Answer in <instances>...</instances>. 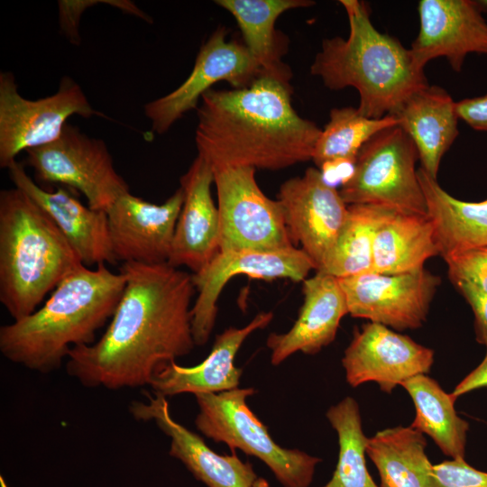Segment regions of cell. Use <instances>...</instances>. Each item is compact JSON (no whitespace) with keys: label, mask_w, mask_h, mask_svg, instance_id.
Masks as SVG:
<instances>
[{"label":"cell","mask_w":487,"mask_h":487,"mask_svg":"<svg viewBox=\"0 0 487 487\" xmlns=\"http://www.w3.org/2000/svg\"><path fill=\"white\" fill-rule=\"evenodd\" d=\"M125 287L122 272L105 263L83 265L65 278L31 315L0 327V352L28 370H58L69 351L96 342V332L111 320Z\"/></svg>","instance_id":"cell-3"},{"label":"cell","mask_w":487,"mask_h":487,"mask_svg":"<svg viewBox=\"0 0 487 487\" xmlns=\"http://www.w3.org/2000/svg\"><path fill=\"white\" fill-rule=\"evenodd\" d=\"M262 71L244 44L226 40L224 27L215 31L201 46L186 80L169 94L144 106L152 131L163 134L185 114L198 108L199 98L222 80L234 88L250 86Z\"/></svg>","instance_id":"cell-11"},{"label":"cell","mask_w":487,"mask_h":487,"mask_svg":"<svg viewBox=\"0 0 487 487\" xmlns=\"http://www.w3.org/2000/svg\"><path fill=\"white\" fill-rule=\"evenodd\" d=\"M482 388H487V353L481 363L455 386L451 395L456 400L465 393Z\"/></svg>","instance_id":"cell-36"},{"label":"cell","mask_w":487,"mask_h":487,"mask_svg":"<svg viewBox=\"0 0 487 487\" xmlns=\"http://www.w3.org/2000/svg\"><path fill=\"white\" fill-rule=\"evenodd\" d=\"M212 167L219 213V252H271L295 246L280 201L262 192L254 168Z\"/></svg>","instance_id":"cell-9"},{"label":"cell","mask_w":487,"mask_h":487,"mask_svg":"<svg viewBox=\"0 0 487 487\" xmlns=\"http://www.w3.org/2000/svg\"><path fill=\"white\" fill-rule=\"evenodd\" d=\"M338 281L348 314L403 331L424 324L441 279L423 268L402 274L369 271Z\"/></svg>","instance_id":"cell-12"},{"label":"cell","mask_w":487,"mask_h":487,"mask_svg":"<svg viewBox=\"0 0 487 487\" xmlns=\"http://www.w3.org/2000/svg\"><path fill=\"white\" fill-rule=\"evenodd\" d=\"M453 283L473 310L476 340L487 346V294L465 281Z\"/></svg>","instance_id":"cell-34"},{"label":"cell","mask_w":487,"mask_h":487,"mask_svg":"<svg viewBox=\"0 0 487 487\" xmlns=\"http://www.w3.org/2000/svg\"><path fill=\"white\" fill-rule=\"evenodd\" d=\"M253 388H236L219 393L195 395L198 413L197 429L215 442L227 445L260 459L283 487H309L317 465L322 461L299 449L275 443L267 427L246 403Z\"/></svg>","instance_id":"cell-6"},{"label":"cell","mask_w":487,"mask_h":487,"mask_svg":"<svg viewBox=\"0 0 487 487\" xmlns=\"http://www.w3.org/2000/svg\"><path fill=\"white\" fill-rule=\"evenodd\" d=\"M432 487H487V473L477 470L464 458L433 465Z\"/></svg>","instance_id":"cell-33"},{"label":"cell","mask_w":487,"mask_h":487,"mask_svg":"<svg viewBox=\"0 0 487 487\" xmlns=\"http://www.w3.org/2000/svg\"><path fill=\"white\" fill-rule=\"evenodd\" d=\"M418 11L419 31L409 49L418 69L444 57L459 72L468 54H487V22L478 1L421 0Z\"/></svg>","instance_id":"cell-17"},{"label":"cell","mask_w":487,"mask_h":487,"mask_svg":"<svg viewBox=\"0 0 487 487\" xmlns=\"http://www.w3.org/2000/svg\"><path fill=\"white\" fill-rule=\"evenodd\" d=\"M445 261L452 282L465 281L487 294V245L453 254Z\"/></svg>","instance_id":"cell-32"},{"label":"cell","mask_w":487,"mask_h":487,"mask_svg":"<svg viewBox=\"0 0 487 487\" xmlns=\"http://www.w3.org/2000/svg\"><path fill=\"white\" fill-rule=\"evenodd\" d=\"M396 124L399 121L394 115L374 119L354 107L334 108L321 130L312 160L318 169L334 161L354 163L362 147L375 133Z\"/></svg>","instance_id":"cell-31"},{"label":"cell","mask_w":487,"mask_h":487,"mask_svg":"<svg viewBox=\"0 0 487 487\" xmlns=\"http://www.w3.org/2000/svg\"><path fill=\"white\" fill-rule=\"evenodd\" d=\"M438 254L434 225L427 215L395 213L376 233L372 271L413 272Z\"/></svg>","instance_id":"cell-25"},{"label":"cell","mask_w":487,"mask_h":487,"mask_svg":"<svg viewBox=\"0 0 487 487\" xmlns=\"http://www.w3.org/2000/svg\"><path fill=\"white\" fill-rule=\"evenodd\" d=\"M0 487H9L3 475L0 476Z\"/></svg>","instance_id":"cell-39"},{"label":"cell","mask_w":487,"mask_h":487,"mask_svg":"<svg viewBox=\"0 0 487 487\" xmlns=\"http://www.w3.org/2000/svg\"><path fill=\"white\" fill-rule=\"evenodd\" d=\"M183 204L179 188L162 204L126 192L107 209L112 252L116 262H168L176 224Z\"/></svg>","instance_id":"cell-16"},{"label":"cell","mask_w":487,"mask_h":487,"mask_svg":"<svg viewBox=\"0 0 487 487\" xmlns=\"http://www.w3.org/2000/svg\"><path fill=\"white\" fill-rule=\"evenodd\" d=\"M458 118L477 131L487 132V94L455 102Z\"/></svg>","instance_id":"cell-35"},{"label":"cell","mask_w":487,"mask_h":487,"mask_svg":"<svg viewBox=\"0 0 487 487\" xmlns=\"http://www.w3.org/2000/svg\"><path fill=\"white\" fill-rule=\"evenodd\" d=\"M393 115L415 144L420 168L437 179L441 160L459 133L455 102L444 88L427 85Z\"/></svg>","instance_id":"cell-23"},{"label":"cell","mask_w":487,"mask_h":487,"mask_svg":"<svg viewBox=\"0 0 487 487\" xmlns=\"http://www.w3.org/2000/svg\"><path fill=\"white\" fill-rule=\"evenodd\" d=\"M418 160L415 144L399 124L381 130L360 150L339 193L347 205H377L401 214L427 215Z\"/></svg>","instance_id":"cell-7"},{"label":"cell","mask_w":487,"mask_h":487,"mask_svg":"<svg viewBox=\"0 0 487 487\" xmlns=\"http://www.w3.org/2000/svg\"><path fill=\"white\" fill-rule=\"evenodd\" d=\"M120 272L125 287L106 332L66 359L68 375L87 388L150 386L155 373L196 345L192 274L167 262H124Z\"/></svg>","instance_id":"cell-1"},{"label":"cell","mask_w":487,"mask_h":487,"mask_svg":"<svg viewBox=\"0 0 487 487\" xmlns=\"http://www.w3.org/2000/svg\"><path fill=\"white\" fill-rule=\"evenodd\" d=\"M423 434L410 426L386 428L368 437L366 455L381 487H432V468Z\"/></svg>","instance_id":"cell-26"},{"label":"cell","mask_w":487,"mask_h":487,"mask_svg":"<svg viewBox=\"0 0 487 487\" xmlns=\"http://www.w3.org/2000/svg\"><path fill=\"white\" fill-rule=\"evenodd\" d=\"M197 115L198 154L212 166L281 170L312 160L321 133L293 108L289 84L267 76L243 88L208 90Z\"/></svg>","instance_id":"cell-2"},{"label":"cell","mask_w":487,"mask_h":487,"mask_svg":"<svg viewBox=\"0 0 487 487\" xmlns=\"http://www.w3.org/2000/svg\"><path fill=\"white\" fill-rule=\"evenodd\" d=\"M38 182L79 191L87 206L106 212L129 187L116 171L106 142L67 123L55 141L25 152Z\"/></svg>","instance_id":"cell-8"},{"label":"cell","mask_w":487,"mask_h":487,"mask_svg":"<svg viewBox=\"0 0 487 487\" xmlns=\"http://www.w3.org/2000/svg\"><path fill=\"white\" fill-rule=\"evenodd\" d=\"M418 175L436 234L439 255L453 254L487 245V198L478 202L458 199L421 168Z\"/></svg>","instance_id":"cell-24"},{"label":"cell","mask_w":487,"mask_h":487,"mask_svg":"<svg viewBox=\"0 0 487 487\" xmlns=\"http://www.w3.org/2000/svg\"><path fill=\"white\" fill-rule=\"evenodd\" d=\"M277 199L293 244H300L317 271H321L345 225L348 205L315 168L286 180Z\"/></svg>","instance_id":"cell-14"},{"label":"cell","mask_w":487,"mask_h":487,"mask_svg":"<svg viewBox=\"0 0 487 487\" xmlns=\"http://www.w3.org/2000/svg\"><path fill=\"white\" fill-rule=\"evenodd\" d=\"M14 187L25 192L52 219L83 265L115 263L108 230L106 212L83 205L64 187L47 190L25 171L24 165L15 161L8 168Z\"/></svg>","instance_id":"cell-20"},{"label":"cell","mask_w":487,"mask_h":487,"mask_svg":"<svg viewBox=\"0 0 487 487\" xmlns=\"http://www.w3.org/2000/svg\"><path fill=\"white\" fill-rule=\"evenodd\" d=\"M82 266L69 241L34 200L15 187L0 191V302L13 320L34 312Z\"/></svg>","instance_id":"cell-5"},{"label":"cell","mask_w":487,"mask_h":487,"mask_svg":"<svg viewBox=\"0 0 487 487\" xmlns=\"http://www.w3.org/2000/svg\"><path fill=\"white\" fill-rule=\"evenodd\" d=\"M478 2H479V4H480V5H481L482 11H483V10H486V11H487V0H480V1H478Z\"/></svg>","instance_id":"cell-38"},{"label":"cell","mask_w":487,"mask_h":487,"mask_svg":"<svg viewBox=\"0 0 487 487\" xmlns=\"http://www.w3.org/2000/svg\"><path fill=\"white\" fill-rule=\"evenodd\" d=\"M97 112L81 87L63 77L58 90L36 100L23 97L14 76L0 73V167L7 169L22 152L60 137L71 115L89 118Z\"/></svg>","instance_id":"cell-10"},{"label":"cell","mask_w":487,"mask_h":487,"mask_svg":"<svg viewBox=\"0 0 487 487\" xmlns=\"http://www.w3.org/2000/svg\"><path fill=\"white\" fill-rule=\"evenodd\" d=\"M213 183V167L199 154L180 178L183 204L167 263L185 266L193 274L205 269L219 253V213L211 195Z\"/></svg>","instance_id":"cell-18"},{"label":"cell","mask_w":487,"mask_h":487,"mask_svg":"<svg viewBox=\"0 0 487 487\" xmlns=\"http://www.w3.org/2000/svg\"><path fill=\"white\" fill-rule=\"evenodd\" d=\"M395 213L391 208L369 204L348 205L345 225L321 271L337 279L372 271L375 235Z\"/></svg>","instance_id":"cell-29"},{"label":"cell","mask_w":487,"mask_h":487,"mask_svg":"<svg viewBox=\"0 0 487 487\" xmlns=\"http://www.w3.org/2000/svg\"><path fill=\"white\" fill-rule=\"evenodd\" d=\"M216 5L235 19L244 45L259 64L263 76L288 83L289 69L281 62L275 22L284 12L315 5L309 0H216Z\"/></svg>","instance_id":"cell-27"},{"label":"cell","mask_w":487,"mask_h":487,"mask_svg":"<svg viewBox=\"0 0 487 487\" xmlns=\"http://www.w3.org/2000/svg\"><path fill=\"white\" fill-rule=\"evenodd\" d=\"M326 418L338 436L339 454L330 481L321 487H380L366 465L368 437L363 430L357 401L345 397L326 411Z\"/></svg>","instance_id":"cell-30"},{"label":"cell","mask_w":487,"mask_h":487,"mask_svg":"<svg viewBox=\"0 0 487 487\" xmlns=\"http://www.w3.org/2000/svg\"><path fill=\"white\" fill-rule=\"evenodd\" d=\"M433 363L431 348L373 322L355 330L342 358L350 386L376 382L386 393L414 376L428 373Z\"/></svg>","instance_id":"cell-15"},{"label":"cell","mask_w":487,"mask_h":487,"mask_svg":"<svg viewBox=\"0 0 487 487\" xmlns=\"http://www.w3.org/2000/svg\"><path fill=\"white\" fill-rule=\"evenodd\" d=\"M311 270H316L313 262L296 246L271 252H219L205 269L192 273L198 291L191 309L196 345H204L208 341L216 323L217 299L225 285L234 276L244 274L260 280L301 281L306 280Z\"/></svg>","instance_id":"cell-13"},{"label":"cell","mask_w":487,"mask_h":487,"mask_svg":"<svg viewBox=\"0 0 487 487\" xmlns=\"http://www.w3.org/2000/svg\"><path fill=\"white\" fill-rule=\"evenodd\" d=\"M340 3L348 18V36L324 39L310 73L331 90L355 88L363 115H393L414 93L429 85L425 72L414 64L409 49L374 27L364 2Z\"/></svg>","instance_id":"cell-4"},{"label":"cell","mask_w":487,"mask_h":487,"mask_svg":"<svg viewBox=\"0 0 487 487\" xmlns=\"http://www.w3.org/2000/svg\"><path fill=\"white\" fill-rule=\"evenodd\" d=\"M400 386L416 409L410 427L430 436L444 455L452 459L464 458L469 424L457 415L451 393L427 374L414 376Z\"/></svg>","instance_id":"cell-28"},{"label":"cell","mask_w":487,"mask_h":487,"mask_svg":"<svg viewBox=\"0 0 487 487\" xmlns=\"http://www.w3.org/2000/svg\"><path fill=\"white\" fill-rule=\"evenodd\" d=\"M272 317L271 312H262L244 327L225 329L216 336L207 357L197 365L169 363L153 376L150 384L153 394L167 399L182 393H219L238 388L243 370L234 365L235 355L244 340L266 327Z\"/></svg>","instance_id":"cell-22"},{"label":"cell","mask_w":487,"mask_h":487,"mask_svg":"<svg viewBox=\"0 0 487 487\" xmlns=\"http://www.w3.org/2000/svg\"><path fill=\"white\" fill-rule=\"evenodd\" d=\"M304 302L292 327L284 334L271 333L266 345L271 363L279 365L297 352L315 354L335 338L342 318L348 314L338 279L322 272L306 279Z\"/></svg>","instance_id":"cell-21"},{"label":"cell","mask_w":487,"mask_h":487,"mask_svg":"<svg viewBox=\"0 0 487 487\" xmlns=\"http://www.w3.org/2000/svg\"><path fill=\"white\" fill-rule=\"evenodd\" d=\"M253 487H270V484L267 482V480L262 477H258V479L253 483Z\"/></svg>","instance_id":"cell-37"},{"label":"cell","mask_w":487,"mask_h":487,"mask_svg":"<svg viewBox=\"0 0 487 487\" xmlns=\"http://www.w3.org/2000/svg\"><path fill=\"white\" fill-rule=\"evenodd\" d=\"M129 410L135 419L153 421L170 439L169 455L207 487H253L258 479L251 463L234 453L214 452L201 436L176 421L166 398L148 395L145 401L132 402Z\"/></svg>","instance_id":"cell-19"}]
</instances>
